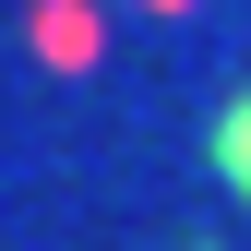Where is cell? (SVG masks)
Returning a JSON list of instances; mask_svg holds the SVG:
<instances>
[{
    "label": "cell",
    "mask_w": 251,
    "mask_h": 251,
    "mask_svg": "<svg viewBox=\"0 0 251 251\" xmlns=\"http://www.w3.org/2000/svg\"><path fill=\"white\" fill-rule=\"evenodd\" d=\"M215 179H227V192L251 203V84H239L227 108H215Z\"/></svg>",
    "instance_id": "obj_2"
},
{
    "label": "cell",
    "mask_w": 251,
    "mask_h": 251,
    "mask_svg": "<svg viewBox=\"0 0 251 251\" xmlns=\"http://www.w3.org/2000/svg\"><path fill=\"white\" fill-rule=\"evenodd\" d=\"M132 12H192V0H132Z\"/></svg>",
    "instance_id": "obj_3"
},
{
    "label": "cell",
    "mask_w": 251,
    "mask_h": 251,
    "mask_svg": "<svg viewBox=\"0 0 251 251\" xmlns=\"http://www.w3.org/2000/svg\"><path fill=\"white\" fill-rule=\"evenodd\" d=\"M24 48H36L48 72H96L108 60V12L96 0H36V12H24Z\"/></svg>",
    "instance_id": "obj_1"
}]
</instances>
